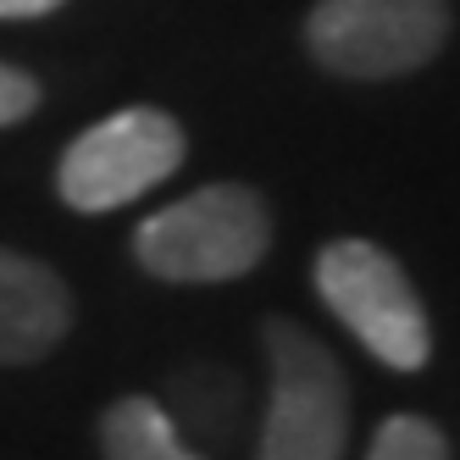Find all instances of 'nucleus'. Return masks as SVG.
<instances>
[{"label": "nucleus", "mask_w": 460, "mask_h": 460, "mask_svg": "<svg viewBox=\"0 0 460 460\" xmlns=\"http://www.w3.org/2000/svg\"><path fill=\"white\" fill-rule=\"evenodd\" d=\"M272 244V211L244 183H206L189 200L139 222L134 255L167 283H227L244 278Z\"/></svg>", "instance_id": "obj_1"}, {"label": "nucleus", "mask_w": 460, "mask_h": 460, "mask_svg": "<svg viewBox=\"0 0 460 460\" xmlns=\"http://www.w3.org/2000/svg\"><path fill=\"white\" fill-rule=\"evenodd\" d=\"M272 367V400L255 460H344L349 444V377L316 333L272 316L261 327Z\"/></svg>", "instance_id": "obj_2"}, {"label": "nucleus", "mask_w": 460, "mask_h": 460, "mask_svg": "<svg viewBox=\"0 0 460 460\" xmlns=\"http://www.w3.org/2000/svg\"><path fill=\"white\" fill-rule=\"evenodd\" d=\"M316 294L383 367L394 372L427 367V355H433L427 305L388 250L367 239H333L316 255Z\"/></svg>", "instance_id": "obj_3"}, {"label": "nucleus", "mask_w": 460, "mask_h": 460, "mask_svg": "<svg viewBox=\"0 0 460 460\" xmlns=\"http://www.w3.org/2000/svg\"><path fill=\"white\" fill-rule=\"evenodd\" d=\"M449 40L444 0H316L305 45L339 78H400L427 67Z\"/></svg>", "instance_id": "obj_4"}, {"label": "nucleus", "mask_w": 460, "mask_h": 460, "mask_svg": "<svg viewBox=\"0 0 460 460\" xmlns=\"http://www.w3.org/2000/svg\"><path fill=\"white\" fill-rule=\"evenodd\" d=\"M183 128L155 111V106H128L106 122L84 128L67 145L56 167V189L73 211H117L128 200H139L145 189L161 178H172L183 167Z\"/></svg>", "instance_id": "obj_5"}, {"label": "nucleus", "mask_w": 460, "mask_h": 460, "mask_svg": "<svg viewBox=\"0 0 460 460\" xmlns=\"http://www.w3.org/2000/svg\"><path fill=\"white\" fill-rule=\"evenodd\" d=\"M73 327V294L45 261L0 250V367L45 360Z\"/></svg>", "instance_id": "obj_6"}, {"label": "nucleus", "mask_w": 460, "mask_h": 460, "mask_svg": "<svg viewBox=\"0 0 460 460\" xmlns=\"http://www.w3.org/2000/svg\"><path fill=\"white\" fill-rule=\"evenodd\" d=\"M161 411H167L178 433L206 455V449L234 438L239 411H244V388H239V377L227 367H217V360H194V367L172 372L167 405H161Z\"/></svg>", "instance_id": "obj_7"}, {"label": "nucleus", "mask_w": 460, "mask_h": 460, "mask_svg": "<svg viewBox=\"0 0 460 460\" xmlns=\"http://www.w3.org/2000/svg\"><path fill=\"white\" fill-rule=\"evenodd\" d=\"M101 449L106 460H206L150 394H128L101 416Z\"/></svg>", "instance_id": "obj_8"}, {"label": "nucleus", "mask_w": 460, "mask_h": 460, "mask_svg": "<svg viewBox=\"0 0 460 460\" xmlns=\"http://www.w3.org/2000/svg\"><path fill=\"white\" fill-rule=\"evenodd\" d=\"M367 460H449V438L421 416H388L377 427Z\"/></svg>", "instance_id": "obj_9"}, {"label": "nucleus", "mask_w": 460, "mask_h": 460, "mask_svg": "<svg viewBox=\"0 0 460 460\" xmlns=\"http://www.w3.org/2000/svg\"><path fill=\"white\" fill-rule=\"evenodd\" d=\"M34 106H40V84L28 78L22 67H6V61H0V128L22 122Z\"/></svg>", "instance_id": "obj_10"}, {"label": "nucleus", "mask_w": 460, "mask_h": 460, "mask_svg": "<svg viewBox=\"0 0 460 460\" xmlns=\"http://www.w3.org/2000/svg\"><path fill=\"white\" fill-rule=\"evenodd\" d=\"M56 6H67V0H0V17H45Z\"/></svg>", "instance_id": "obj_11"}]
</instances>
